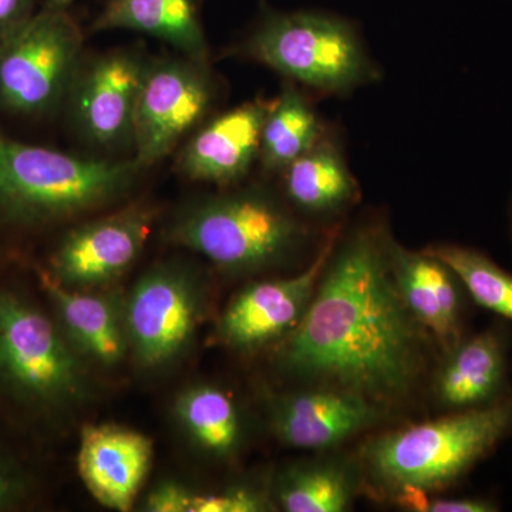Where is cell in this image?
Here are the masks:
<instances>
[{
	"instance_id": "cell-29",
	"label": "cell",
	"mask_w": 512,
	"mask_h": 512,
	"mask_svg": "<svg viewBox=\"0 0 512 512\" xmlns=\"http://www.w3.org/2000/svg\"><path fill=\"white\" fill-rule=\"evenodd\" d=\"M33 15V0H0V37Z\"/></svg>"
},
{
	"instance_id": "cell-25",
	"label": "cell",
	"mask_w": 512,
	"mask_h": 512,
	"mask_svg": "<svg viewBox=\"0 0 512 512\" xmlns=\"http://www.w3.org/2000/svg\"><path fill=\"white\" fill-rule=\"evenodd\" d=\"M268 497L251 485H232L215 493L195 494L191 512H261L268 510Z\"/></svg>"
},
{
	"instance_id": "cell-10",
	"label": "cell",
	"mask_w": 512,
	"mask_h": 512,
	"mask_svg": "<svg viewBox=\"0 0 512 512\" xmlns=\"http://www.w3.org/2000/svg\"><path fill=\"white\" fill-rule=\"evenodd\" d=\"M147 63L140 52L126 49L80 63L66 99L74 126L90 143L100 147L131 143Z\"/></svg>"
},
{
	"instance_id": "cell-4",
	"label": "cell",
	"mask_w": 512,
	"mask_h": 512,
	"mask_svg": "<svg viewBox=\"0 0 512 512\" xmlns=\"http://www.w3.org/2000/svg\"><path fill=\"white\" fill-rule=\"evenodd\" d=\"M143 168L33 146L0 134V221L35 225L79 217L133 190Z\"/></svg>"
},
{
	"instance_id": "cell-12",
	"label": "cell",
	"mask_w": 512,
	"mask_h": 512,
	"mask_svg": "<svg viewBox=\"0 0 512 512\" xmlns=\"http://www.w3.org/2000/svg\"><path fill=\"white\" fill-rule=\"evenodd\" d=\"M335 242L330 238L308 268L291 278L245 286L222 313L218 339L239 352L282 342L305 315Z\"/></svg>"
},
{
	"instance_id": "cell-13",
	"label": "cell",
	"mask_w": 512,
	"mask_h": 512,
	"mask_svg": "<svg viewBox=\"0 0 512 512\" xmlns=\"http://www.w3.org/2000/svg\"><path fill=\"white\" fill-rule=\"evenodd\" d=\"M386 410L359 394L305 386L272 404V429L285 446L326 451L376 426Z\"/></svg>"
},
{
	"instance_id": "cell-24",
	"label": "cell",
	"mask_w": 512,
	"mask_h": 512,
	"mask_svg": "<svg viewBox=\"0 0 512 512\" xmlns=\"http://www.w3.org/2000/svg\"><path fill=\"white\" fill-rule=\"evenodd\" d=\"M427 254L446 264L481 308L512 322V274L490 256L461 245H433Z\"/></svg>"
},
{
	"instance_id": "cell-15",
	"label": "cell",
	"mask_w": 512,
	"mask_h": 512,
	"mask_svg": "<svg viewBox=\"0 0 512 512\" xmlns=\"http://www.w3.org/2000/svg\"><path fill=\"white\" fill-rule=\"evenodd\" d=\"M153 443L144 434L114 426H86L80 439V478L97 503L127 512L150 473Z\"/></svg>"
},
{
	"instance_id": "cell-7",
	"label": "cell",
	"mask_w": 512,
	"mask_h": 512,
	"mask_svg": "<svg viewBox=\"0 0 512 512\" xmlns=\"http://www.w3.org/2000/svg\"><path fill=\"white\" fill-rule=\"evenodd\" d=\"M84 37L66 9L45 8L0 37V104L39 116L66 100Z\"/></svg>"
},
{
	"instance_id": "cell-11",
	"label": "cell",
	"mask_w": 512,
	"mask_h": 512,
	"mask_svg": "<svg viewBox=\"0 0 512 512\" xmlns=\"http://www.w3.org/2000/svg\"><path fill=\"white\" fill-rule=\"evenodd\" d=\"M153 222V210L131 205L72 229L57 245L49 275L72 289L110 284L137 261Z\"/></svg>"
},
{
	"instance_id": "cell-21",
	"label": "cell",
	"mask_w": 512,
	"mask_h": 512,
	"mask_svg": "<svg viewBox=\"0 0 512 512\" xmlns=\"http://www.w3.org/2000/svg\"><path fill=\"white\" fill-rule=\"evenodd\" d=\"M362 480L355 461L320 456L282 471L275 498L286 512H345L352 507Z\"/></svg>"
},
{
	"instance_id": "cell-5",
	"label": "cell",
	"mask_w": 512,
	"mask_h": 512,
	"mask_svg": "<svg viewBox=\"0 0 512 512\" xmlns=\"http://www.w3.org/2000/svg\"><path fill=\"white\" fill-rule=\"evenodd\" d=\"M237 52L329 96L355 93L382 77L353 22L323 10L266 13Z\"/></svg>"
},
{
	"instance_id": "cell-14",
	"label": "cell",
	"mask_w": 512,
	"mask_h": 512,
	"mask_svg": "<svg viewBox=\"0 0 512 512\" xmlns=\"http://www.w3.org/2000/svg\"><path fill=\"white\" fill-rule=\"evenodd\" d=\"M271 101L254 100L218 114L185 143L177 167L190 180L238 183L259 160L261 134Z\"/></svg>"
},
{
	"instance_id": "cell-1",
	"label": "cell",
	"mask_w": 512,
	"mask_h": 512,
	"mask_svg": "<svg viewBox=\"0 0 512 512\" xmlns=\"http://www.w3.org/2000/svg\"><path fill=\"white\" fill-rule=\"evenodd\" d=\"M390 237L366 224L333 247L301 322L281 342L279 370L305 386L359 394L387 410L419 382L426 335L390 268Z\"/></svg>"
},
{
	"instance_id": "cell-30",
	"label": "cell",
	"mask_w": 512,
	"mask_h": 512,
	"mask_svg": "<svg viewBox=\"0 0 512 512\" xmlns=\"http://www.w3.org/2000/svg\"><path fill=\"white\" fill-rule=\"evenodd\" d=\"M74 0H47L46 8L50 9H66L67 6L72 5Z\"/></svg>"
},
{
	"instance_id": "cell-8",
	"label": "cell",
	"mask_w": 512,
	"mask_h": 512,
	"mask_svg": "<svg viewBox=\"0 0 512 512\" xmlns=\"http://www.w3.org/2000/svg\"><path fill=\"white\" fill-rule=\"evenodd\" d=\"M217 96L210 64L188 57L148 60L134 114V158L151 167L200 126Z\"/></svg>"
},
{
	"instance_id": "cell-9",
	"label": "cell",
	"mask_w": 512,
	"mask_h": 512,
	"mask_svg": "<svg viewBox=\"0 0 512 512\" xmlns=\"http://www.w3.org/2000/svg\"><path fill=\"white\" fill-rule=\"evenodd\" d=\"M205 313L198 276L180 264H163L138 279L124 301L130 350L144 367H158L181 355Z\"/></svg>"
},
{
	"instance_id": "cell-26",
	"label": "cell",
	"mask_w": 512,
	"mask_h": 512,
	"mask_svg": "<svg viewBox=\"0 0 512 512\" xmlns=\"http://www.w3.org/2000/svg\"><path fill=\"white\" fill-rule=\"evenodd\" d=\"M195 494L183 484L165 481L147 495L144 511L191 512Z\"/></svg>"
},
{
	"instance_id": "cell-3",
	"label": "cell",
	"mask_w": 512,
	"mask_h": 512,
	"mask_svg": "<svg viewBox=\"0 0 512 512\" xmlns=\"http://www.w3.org/2000/svg\"><path fill=\"white\" fill-rule=\"evenodd\" d=\"M167 237L227 274L252 275L301 254L311 229L271 192L252 187L188 205L175 215Z\"/></svg>"
},
{
	"instance_id": "cell-27",
	"label": "cell",
	"mask_w": 512,
	"mask_h": 512,
	"mask_svg": "<svg viewBox=\"0 0 512 512\" xmlns=\"http://www.w3.org/2000/svg\"><path fill=\"white\" fill-rule=\"evenodd\" d=\"M26 490L28 484L23 474L0 453V511L18 504L25 497Z\"/></svg>"
},
{
	"instance_id": "cell-16",
	"label": "cell",
	"mask_w": 512,
	"mask_h": 512,
	"mask_svg": "<svg viewBox=\"0 0 512 512\" xmlns=\"http://www.w3.org/2000/svg\"><path fill=\"white\" fill-rule=\"evenodd\" d=\"M389 258L394 281L414 318L444 353L454 348L464 338V288L457 276L440 259L410 251L393 238Z\"/></svg>"
},
{
	"instance_id": "cell-31",
	"label": "cell",
	"mask_w": 512,
	"mask_h": 512,
	"mask_svg": "<svg viewBox=\"0 0 512 512\" xmlns=\"http://www.w3.org/2000/svg\"><path fill=\"white\" fill-rule=\"evenodd\" d=\"M511 228H512V208H511Z\"/></svg>"
},
{
	"instance_id": "cell-6",
	"label": "cell",
	"mask_w": 512,
	"mask_h": 512,
	"mask_svg": "<svg viewBox=\"0 0 512 512\" xmlns=\"http://www.w3.org/2000/svg\"><path fill=\"white\" fill-rule=\"evenodd\" d=\"M80 353L42 309L0 288V386L23 402L62 407L86 393Z\"/></svg>"
},
{
	"instance_id": "cell-2",
	"label": "cell",
	"mask_w": 512,
	"mask_h": 512,
	"mask_svg": "<svg viewBox=\"0 0 512 512\" xmlns=\"http://www.w3.org/2000/svg\"><path fill=\"white\" fill-rule=\"evenodd\" d=\"M511 431L512 393L491 406L379 434L360 451V470L375 493L423 512L430 493L463 480Z\"/></svg>"
},
{
	"instance_id": "cell-28",
	"label": "cell",
	"mask_w": 512,
	"mask_h": 512,
	"mask_svg": "<svg viewBox=\"0 0 512 512\" xmlns=\"http://www.w3.org/2000/svg\"><path fill=\"white\" fill-rule=\"evenodd\" d=\"M500 505L483 497L436 498L427 501L424 512H495Z\"/></svg>"
},
{
	"instance_id": "cell-22",
	"label": "cell",
	"mask_w": 512,
	"mask_h": 512,
	"mask_svg": "<svg viewBox=\"0 0 512 512\" xmlns=\"http://www.w3.org/2000/svg\"><path fill=\"white\" fill-rule=\"evenodd\" d=\"M318 113L308 97L288 82L271 101L261 134L259 161L265 170L279 173L311 150L325 136Z\"/></svg>"
},
{
	"instance_id": "cell-23",
	"label": "cell",
	"mask_w": 512,
	"mask_h": 512,
	"mask_svg": "<svg viewBox=\"0 0 512 512\" xmlns=\"http://www.w3.org/2000/svg\"><path fill=\"white\" fill-rule=\"evenodd\" d=\"M175 413L194 443L211 456H234L244 441V424L237 404L218 387L194 386L185 390Z\"/></svg>"
},
{
	"instance_id": "cell-20",
	"label": "cell",
	"mask_w": 512,
	"mask_h": 512,
	"mask_svg": "<svg viewBox=\"0 0 512 512\" xmlns=\"http://www.w3.org/2000/svg\"><path fill=\"white\" fill-rule=\"evenodd\" d=\"M93 30H133L163 40L195 62L210 60L198 0H109Z\"/></svg>"
},
{
	"instance_id": "cell-17",
	"label": "cell",
	"mask_w": 512,
	"mask_h": 512,
	"mask_svg": "<svg viewBox=\"0 0 512 512\" xmlns=\"http://www.w3.org/2000/svg\"><path fill=\"white\" fill-rule=\"evenodd\" d=\"M436 375L437 403L447 412L481 409L508 394V345L501 330L464 336L444 353Z\"/></svg>"
},
{
	"instance_id": "cell-19",
	"label": "cell",
	"mask_w": 512,
	"mask_h": 512,
	"mask_svg": "<svg viewBox=\"0 0 512 512\" xmlns=\"http://www.w3.org/2000/svg\"><path fill=\"white\" fill-rule=\"evenodd\" d=\"M286 198L303 214L332 218L352 207L359 185L338 141L328 131L282 171Z\"/></svg>"
},
{
	"instance_id": "cell-18",
	"label": "cell",
	"mask_w": 512,
	"mask_h": 512,
	"mask_svg": "<svg viewBox=\"0 0 512 512\" xmlns=\"http://www.w3.org/2000/svg\"><path fill=\"white\" fill-rule=\"evenodd\" d=\"M39 281L73 348L100 365H119L130 350L124 302L119 296L66 288L47 271L40 272Z\"/></svg>"
}]
</instances>
